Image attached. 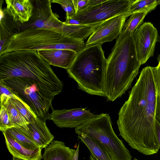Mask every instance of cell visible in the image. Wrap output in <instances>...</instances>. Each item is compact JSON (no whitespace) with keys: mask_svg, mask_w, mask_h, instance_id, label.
Instances as JSON below:
<instances>
[{"mask_svg":"<svg viewBox=\"0 0 160 160\" xmlns=\"http://www.w3.org/2000/svg\"><path fill=\"white\" fill-rule=\"evenodd\" d=\"M46 121L37 117L33 121L28 124V130L19 127L28 138L42 149L48 146L54 138L46 125Z\"/></svg>","mask_w":160,"mask_h":160,"instance_id":"4fadbf2b","label":"cell"},{"mask_svg":"<svg viewBox=\"0 0 160 160\" xmlns=\"http://www.w3.org/2000/svg\"><path fill=\"white\" fill-rule=\"evenodd\" d=\"M52 112L48 120H51L60 128H76L97 116L85 108L54 110L52 106Z\"/></svg>","mask_w":160,"mask_h":160,"instance_id":"7c38bea8","label":"cell"},{"mask_svg":"<svg viewBox=\"0 0 160 160\" xmlns=\"http://www.w3.org/2000/svg\"><path fill=\"white\" fill-rule=\"evenodd\" d=\"M76 134H82L98 142L112 160H131L132 156L122 141L115 133L108 114L102 113L75 128Z\"/></svg>","mask_w":160,"mask_h":160,"instance_id":"8992f818","label":"cell"},{"mask_svg":"<svg viewBox=\"0 0 160 160\" xmlns=\"http://www.w3.org/2000/svg\"><path fill=\"white\" fill-rule=\"evenodd\" d=\"M12 160H25L21 158H19L14 157L13 156Z\"/></svg>","mask_w":160,"mask_h":160,"instance_id":"836d02e7","label":"cell"},{"mask_svg":"<svg viewBox=\"0 0 160 160\" xmlns=\"http://www.w3.org/2000/svg\"><path fill=\"white\" fill-rule=\"evenodd\" d=\"M137 58L141 65L154 56L156 44L160 42L157 28L150 22H144L133 32Z\"/></svg>","mask_w":160,"mask_h":160,"instance_id":"30bf717a","label":"cell"},{"mask_svg":"<svg viewBox=\"0 0 160 160\" xmlns=\"http://www.w3.org/2000/svg\"><path fill=\"white\" fill-rule=\"evenodd\" d=\"M157 5V0H134L131 5L130 11L132 14L152 8L156 7Z\"/></svg>","mask_w":160,"mask_h":160,"instance_id":"cb8c5ba5","label":"cell"},{"mask_svg":"<svg viewBox=\"0 0 160 160\" xmlns=\"http://www.w3.org/2000/svg\"><path fill=\"white\" fill-rule=\"evenodd\" d=\"M141 64L133 33L122 29L106 60L104 96L113 101L124 94L139 72Z\"/></svg>","mask_w":160,"mask_h":160,"instance_id":"7a4b0ae2","label":"cell"},{"mask_svg":"<svg viewBox=\"0 0 160 160\" xmlns=\"http://www.w3.org/2000/svg\"><path fill=\"white\" fill-rule=\"evenodd\" d=\"M13 126L11 122L8 112L5 107L0 105V130L2 132Z\"/></svg>","mask_w":160,"mask_h":160,"instance_id":"484cf974","label":"cell"},{"mask_svg":"<svg viewBox=\"0 0 160 160\" xmlns=\"http://www.w3.org/2000/svg\"><path fill=\"white\" fill-rule=\"evenodd\" d=\"M7 148L12 156L25 160H41L42 148L35 150L27 149L19 143L9 133L2 132Z\"/></svg>","mask_w":160,"mask_h":160,"instance_id":"2e32d148","label":"cell"},{"mask_svg":"<svg viewBox=\"0 0 160 160\" xmlns=\"http://www.w3.org/2000/svg\"><path fill=\"white\" fill-rule=\"evenodd\" d=\"M38 54L50 65L67 70L74 61L77 53L68 49H53L37 51Z\"/></svg>","mask_w":160,"mask_h":160,"instance_id":"5bb4252c","label":"cell"},{"mask_svg":"<svg viewBox=\"0 0 160 160\" xmlns=\"http://www.w3.org/2000/svg\"><path fill=\"white\" fill-rule=\"evenodd\" d=\"M5 131L11 134L19 143L27 149L34 150L40 148L19 127H13Z\"/></svg>","mask_w":160,"mask_h":160,"instance_id":"7402d4cb","label":"cell"},{"mask_svg":"<svg viewBox=\"0 0 160 160\" xmlns=\"http://www.w3.org/2000/svg\"><path fill=\"white\" fill-rule=\"evenodd\" d=\"M158 5L160 4V0H157Z\"/></svg>","mask_w":160,"mask_h":160,"instance_id":"d590c367","label":"cell"},{"mask_svg":"<svg viewBox=\"0 0 160 160\" xmlns=\"http://www.w3.org/2000/svg\"><path fill=\"white\" fill-rule=\"evenodd\" d=\"M138 160L137 159H136V158H134V160Z\"/></svg>","mask_w":160,"mask_h":160,"instance_id":"8d00e7d4","label":"cell"},{"mask_svg":"<svg viewBox=\"0 0 160 160\" xmlns=\"http://www.w3.org/2000/svg\"><path fill=\"white\" fill-rule=\"evenodd\" d=\"M23 102L29 106L37 117L49 119V109L54 97L42 89L34 81L15 77L0 81Z\"/></svg>","mask_w":160,"mask_h":160,"instance_id":"52a82bcc","label":"cell"},{"mask_svg":"<svg viewBox=\"0 0 160 160\" xmlns=\"http://www.w3.org/2000/svg\"><path fill=\"white\" fill-rule=\"evenodd\" d=\"M78 135L81 142L86 145L90 154L96 160H112L106 150L95 140L84 134Z\"/></svg>","mask_w":160,"mask_h":160,"instance_id":"ffe728a7","label":"cell"},{"mask_svg":"<svg viewBox=\"0 0 160 160\" xmlns=\"http://www.w3.org/2000/svg\"><path fill=\"white\" fill-rule=\"evenodd\" d=\"M0 95L4 94L11 98H15L19 100H21L14 94L8 88L1 82H0Z\"/></svg>","mask_w":160,"mask_h":160,"instance_id":"f1b7e54d","label":"cell"},{"mask_svg":"<svg viewBox=\"0 0 160 160\" xmlns=\"http://www.w3.org/2000/svg\"><path fill=\"white\" fill-rule=\"evenodd\" d=\"M134 0H106L96 6L87 9L72 18L82 24H93L116 16L132 13L130 8Z\"/></svg>","mask_w":160,"mask_h":160,"instance_id":"ba28073f","label":"cell"},{"mask_svg":"<svg viewBox=\"0 0 160 160\" xmlns=\"http://www.w3.org/2000/svg\"><path fill=\"white\" fill-rule=\"evenodd\" d=\"M10 99L19 112L28 123L32 122L37 118V116L30 107L21 100L10 98Z\"/></svg>","mask_w":160,"mask_h":160,"instance_id":"603a6c76","label":"cell"},{"mask_svg":"<svg viewBox=\"0 0 160 160\" xmlns=\"http://www.w3.org/2000/svg\"><path fill=\"white\" fill-rule=\"evenodd\" d=\"M51 3H57L62 7L66 12V18H72L76 15L72 0H51Z\"/></svg>","mask_w":160,"mask_h":160,"instance_id":"d4e9b609","label":"cell"},{"mask_svg":"<svg viewBox=\"0 0 160 160\" xmlns=\"http://www.w3.org/2000/svg\"><path fill=\"white\" fill-rule=\"evenodd\" d=\"M155 70L156 67L151 66L142 69L117 121L122 138L132 148L146 155L157 153L160 148L155 133Z\"/></svg>","mask_w":160,"mask_h":160,"instance_id":"6da1fadb","label":"cell"},{"mask_svg":"<svg viewBox=\"0 0 160 160\" xmlns=\"http://www.w3.org/2000/svg\"><path fill=\"white\" fill-rule=\"evenodd\" d=\"M15 77L32 80L54 97L62 89L63 83L37 51L19 50L0 55V81Z\"/></svg>","mask_w":160,"mask_h":160,"instance_id":"3957f363","label":"cell"},{"mask_svg":"<svg viewBox=\"0 0 160 160\" xmlns=\"http://www.w3.org/2000/svg\"><path fill=\"white\" fill-rule=\"evenodd\" d=\"M158 65L156 67L155 75L157 92V95L160 94V55L157 58Z\"/></svg>","mask_w":160,"mask_h":160,"instance_id":"83f0119b","label":"cell"},{"mask_svg":"<svg viewBox=\"0 0 160 160\" xmlns=\"http://www.w3.org/2000/svg\"><path fill=\"white\" fill-rule=\"evenodd\" d=\"M155 133L156 138L160 148V123L157 119L156 121Z\"/></svg>","mask_w":160,"mask_h":160,"instance_id":"1f68e13d","label":"cell"},{"mask_svg":"<svg viewBox=\"0 0 160 160\" xmlns=\"http://www.w3.org/2000/svg\"><path fill=\"white\" fill-rule=\"evenodd\" d=\"M102 44L85 46L66 70L79 89L91 95L104 96L107 59Z\"/></svg>","mask_w":160,"mask_h":160,"instance_id":"277c9868","label":"cell"},{"mask_svg":"<svg viewBox=\"0 0 160 160\" xmlns=\"http://www.w3.org/2000/svg\"><path fill=\"white\" fill-rule=\"evenodd\" d=\"M155 8L153 7L132 13L125 22L122 29L133 33L137 28L143 23V20L148 13Z\"/></svg>","mask_w":160,"mask_h":160,"instance_id":"44dd1931","label":"cell"},{"mask_svg":"<svg viewBox=\"0 0 160 160\" xmlns=\"http://www.w3.org/2000/svg\"><path fill=\"white\" fill-rule=\"evenodd\" d=\"M0 105L6 109L13 127H21L28 130V123L19 112L9 97L4 94L0 95Z\"/></svg>","mask_w":160,"mask_h":160,"instance_id":"d6986e66","label":"cell"},{"mask_svg":"<svg viewBox=\"0 0 160 160\" xmlns=\"http://www.w3.org/2000/svg\"><path fill=\"white\" fill-rule=\"evenodd\" d=\"M76 150L66 146L63 142L53 140L44 148V160H72Z\"/></svg>","mask_w":160,"mask_h":160,"instance_id":"e0dca14e","label":"cell"},{"mask_svg":"<svg viewBox=\"0 0 160 160\" xmlns=\"http://www.w3.org/2000/svg\"><path fill=\"white\" fill-rule=\"evenodd\" d=\"M76 15L86 9L88 0H72Z\"/></svg>","mask_w":160,"mask_h":160,"instance_id":"4316f807","label":"cell"},{"mask_svg":"<svg viewBox=\"0 0 160 160\" xmlns=\"http://www.w3.org/2000/svg\"><path fill=\"white\" fill-rule=\"evenodd\" d=\"M156 116V119L160 123V94L157 96Z\"/></svg>","mask_w":160,"mask_h":160,"instance_id":"f546056e","label":"cell"},{"mask_svg":"<svg viewBox=\"0 0 160 160\" xmlns=\"http://www.w3.org/2000/svg\"><path fill=\"white\" fill-rule=\"evenodd\" d=\"M129 13L120 15L105 21L93 31L85 45L88 46L98 43L110 42L117 38L121 34Z\"/></svg>","mask_w":160,"mask_h":160,"instance_id":"8fae6325","label":"cell"},{"mask_svg":"<svg viewBox=\"0 0 160 160\" xmlns=\"http://www.w3.org/2000/svg\"><path fill=\"white\" fill-rule=\"evenodd\" d=\"M5 10L13 20L21 24L29 21L32 17L34 10L31 1L30 0H6Z\"/></svg>","mask_w":160,"mask_h":160,"instance_id":"9a60e30c","label":"cell"},{"mask_svg":"<svg viewBox=\"0 0 160 160\" xmlns=\"http://www.w3.org/2000/svg\"><path fill=\"white\" fill-rule=\"evenodd\" d=\"M35 2L31 20L28 23L21 24V29L32 28L51 30L65 35L66 24L59 19L58 14L53 12L51 0H35Z\"/></svg>","mask_w":160,"mask_h":160,"instance_id":"9c48e42d","label":"cell"},{"mask_svg":"<svg viewBox=\"0 0 160 160\" xmlns=\"http://www.w3.org/2000/svg\"><path fill=\"white\" fill-rule=\"evenodd\" d=\"M84 41L51 30L32 28L21 30L13 35L2 49L0 55L14 51L60 49L77 54L85 47Z\"/></svg>","mask_w":160,"mask_h":160,"instance_id":"5b68a950","label":"cell"},{"mask_svg":"<svg viewBox=\"0 0 160 160\" xmlns=\"http://www.w3.org/2000/svg\"><path fill=\"white\" fill-rule=\"evenodd\" d=\"M89 160H96L95 158L91 154H90Z\"/></svg>","mask_w":160,"mask_h":160,"instance_id":"e575fe53","label":"cell"},{"mask_svg":"<svg viewBox=\"0 0 160 160\" xmlns=\"http://www.w3.org/2000/svg\"><path fill=\"white\" fill-rule=\"evenodd\" d=\"M79 148V143L76 149V151L75 154H74V155L73 157V158L72 160H78Z\"/></svg>","mask_w":160,"mask_h":160,"instance_id":"d6a6232c","label":"cell"},{"mask_svg":"<svg viewBox=\"0 0 160 160\" xmlns=\"http://www.w3.org/2000/svg\"><path fill=\"white\" fill-rule=\"evenodd\" d=\"M105 0H88L87 7L85 10L97 6L104 2Z\"/></svg>","mask_w":160,"mask_h":160,"instance_id":"4dcf8cb0","label":"cell"},{"mask_svg":"<svg viewBox=\"0 0 160 160\" xmlns=\"http://www.w3.org/2000/svg\"><path fill=\"white\" fill-rule=\"evenodd\" d=\"M0 16V50L13 35L20 31L21 24L14 21L5 9L1 8Z\"/></svg>","mask_w":160,"mask_h":160,"instance_id":"ac0fdd59","label":"cell"}]
</instances>
